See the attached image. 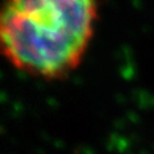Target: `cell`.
<instances>
[{
  "instance_id": "1",
  "label": "cell",
  "mask_w": 154,
  "mask_h": 154,
  "mask_svg": "<svg viewBox=\"0 0 154 154\" xmlns=\"http://www.w3.org/2000/svg\"><path fill=\"white\" fill-rule=\"evenodd\" d=\"M99 21L91 0H13L0 7V55L14 68L59 80L82 63Z\"/></svg>"
}]
</instances>
